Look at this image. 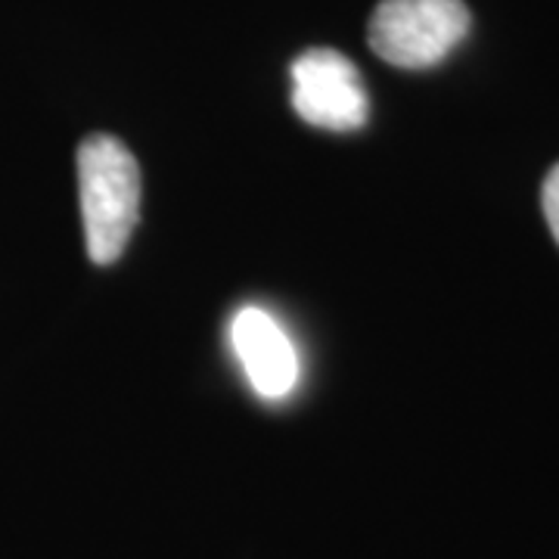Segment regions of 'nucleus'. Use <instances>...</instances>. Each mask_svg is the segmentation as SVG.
Listing matches in <instances>:
<instances>
[{
	"mask_svg": "<svg viewBox=\"0 0 559 559\" xmlns=\"http://www.w3.org/2000/svg\"><path fill=\"white\" fill-rule=\"evenodd\" d=\"M230 348L261 399H286L299 382V352L274 314L246 305L230 320Z\"/></svg>",
	"mask_w": 559,
	"mask_h": 559,
	"instance_id": "obj_4",
	"label": "nucleus"
},
{
	"mask_svg": "<svg viewBox=\"0 0 559 559\" xmlns=\"http://www.w3.org/2000/svg\"><path fill=\"white\" fill-rule=\"evenodd\" d=\"M293 109L301 121L326 131H355L367 121L370 100L355 62L333 47L305 50L289 69Z\"/></svg>",
	"mask_w": 559,
	"mask_h": 559,
	"instance_id": "obj_3",
	"label": "nucleus"
},
{
	"mask_svg": "<svg viewBox=\"0 0 559 559\" xmlns=\"http://www.w3.org/2000/svg\"><path fill=\"white\" fill-rule=\"evenodd\" d=\"M79 193L87 255L112 264L138 227L140 168L121 140L91 134L79 146Z\"/></svg>",
	"mask_w": 559,
	"mask_h": 559,
	"instance_id": "obj_1",
	"label": "nucleus"
},
{
	"mask_svg": "<svg viewBox=\"0 0 559 559\" xmlns=\"http://www.w3.org/2000/svg\"><path fill=\"white\" fill-rule=\"evenodd\" d=\"M540 205H544V218L547 227L554 234V240L559 242V165L550 168V175L544 180V190H540Z\"/></svg>",
	"mask_w": 559,
	"mask_h": 559,
	"instance_id": "obj_5",
	"label": "nucleus"
},
{
	"mask_svg": "<svg viewBox=\"0 0 559 559\" xmlns=\"http://www.w3.org/2000/svg\"><path fill=\"white\" fill-rule=\"evenodd\" d=\"M463 0H382L370 16L373 53L399 69H432L469 32Z\"/></svg>",
	"mask_w": 559,
	"mask_h": 559,
	"instance_id": "obj_2",
	"label": "nucleus"
}]
</instances>
